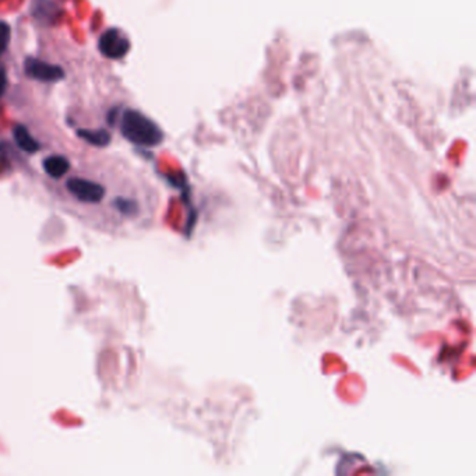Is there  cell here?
Segmentation results:
<instances>
[{
	"mask_svg": "<svg viewBox=\"0 0 476 476\" xmlns=\"http://www.w3.org/2000/svg\"><path fill=\"white\" fill-rule=\"evenodd\" d=\"M59 7L54 0H32L31 4V14L45 23H52L58 17Z\"/></svg>",
	"mask_w": 476,
	"mask_h": 476,
	"instance_id": "5",
	"label": "cell"
},
{
	"mask_svg": "<svg viewBox=\"0 0 476 476\" xmlns=\"http://www.w3.org/2000/svg\"><path fill=\"white\" fill-rule=\"evenodd\" d=\"M115 207L116 209L125 215V216H130V215H135L136 214V202L130 200V199H126V197H119L115 200Z\"/></svg>",
	"mask_w": 476,
	"mask_h": 476,
	"instance_id": "9",
	"label": "cell"
},
{
	"mask_svg": "<svg viewBox=\"0 0 476 476\" xmlns=\"http://www.w3.org/2000/svg\"><path fill=\"white\" fill-rule=\"evenodd\" d=\"M24 70L28 77L35 78L42 83H55L61 81L65 77V71L61 66L47 63L44 61L28 58L24 63Z\"/></svg>",
	"mask_w": 476,
	"mask_h": 476,
	"instance_id": "4",
	"label": "cell"
},
{
	"mask_svg": "<svg viewBox=\"0 0 476 476\" xmlns=\"http://www.w3.org/2000/svg\"><path fill=\"white\" fill-rule=\"evenodd\" d=\"M44 169L51 178L59 179L68 173L70 162L62 155H52L44 161Z\"/></svg>",
	"mask_w": 476,
	"mask_h": 476,
	"instance_id": "7",
	"label": "cell"
},
{
	"mask_svg": "<svg viewBox=\"0 0 476 476\" xmlns=\"http://www.w3.org/2000/svg\"><path fill=\"white\" fill-rule=\"evenodd\" d=\"M13 136H14V140H16V144L25 152L28 154H34V152H38L41 145L39 142L34 138V137L30 135L28 129L18 125L14 128L13 130Z\"/></svg>",
	"mask_w": 476,
	"mask_h": 476,
	"instance_id": "6",
	"label": "cell"
},
{
	"mask_svg": "<svg viewBox=\"0 0 476 476\" xmlns=\"http://www.w3.org/2000/svg\"><path fill=\"white\" fill-rule=\"evenodd\" d=\"M68 193L74 196L78 202L87 205H98L105 197V188L101 183L83 179V178H71L66 183Z\"/></svg>",
	"mask_w": 476,
	"mask_h": 476,
	"instance_id": "3",
	"label": "cell"
},
{
	"mask_svg": "<svg viewBox=\"0 0 476 476\" xmlns=\"http://www.w3.org/2000/svg\"><path fill=\"white\" fill-rule=\"evenodd\" d=\"M10 37H11V28L7 23L0 21V56L4 54V51L8 47L10 42Z\"/></svg>",
	"mask_w": 476,
	"mask_h": 476,
	"instance_id": "10",
	"label": "cell"
},
{
	"mask_svg": "<svg viewBox=\"0 0 476 476\" xmlns=\"http://www.w3.org/2000/svg\"><path fill=\"white\" fill-rule=\"evenodd\" d=\"M121 132L126 140L141 147H157L164 140L161 128L135 109H126L123 112Z\"/></svg>",
	"mask_w": 476,
	"mask_h": 476,
	"instance_id": "1",
	"label": "cell"
},
{
	"mask_svg": "<svg viewBox=\"0 0 476 476\" xmlns=\"http://www.w3.org/2000/svg\"><path fill=\"white\" fill-rule=\"evenodd\" d=\"M99 52L109 59H122L130 51V39L118 28L105 31L98 41Z\"/></svg>",
	"mask_w": 476,
	"mask_h": 476,
	"instance_id": "2",
	"label": "cell"
},
{
	"mask_svg": "<svg viewBox=\"0 0 476 476\" xmlns=\"http://www.w3.org/2000/svg\"><path fill=\"white\" fill-rule=\"evenodd\" d=\"M6 88H7V74L4 68H0V98L3 97Z\"/></svg>",
	"mask_w": 476,
	"mask_h": 476,
	"instance_id": "11",
	"label": "cell"
},
{
	"mask_svg": "<svg viewBox=\"0 0 476 476\" xmlns=\"http://www.w3.org/2000/svg\"><path fill=\"white\" fill-rule=\"evenodd\" d=\"M77 136L97 147H106L111 144L112 140L111 133L105 129H80L77 132Z\"/></svg>",
	"mask_w": 476,
	"mask_h": 476,
	"instance_id": "8",
	"label": "cell"
}]
</instances>
